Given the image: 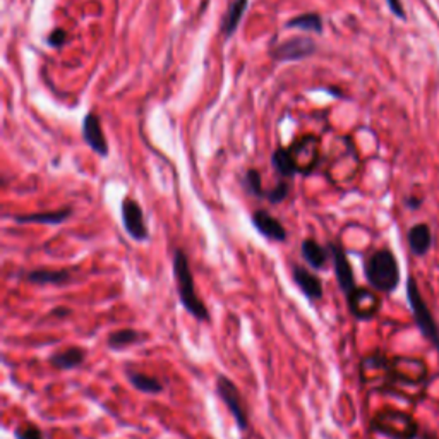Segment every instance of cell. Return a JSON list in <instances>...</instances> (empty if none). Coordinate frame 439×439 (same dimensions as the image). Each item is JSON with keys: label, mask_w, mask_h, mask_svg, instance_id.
Here are the masks:
<instances>
[{"label": "cell", "mask_w": 439, "mask_h": 439, "mask_svg": "<svg viewBox=\"0 0 439 439\" xmlns=\"http://www.w3.org/2000/svg\"><path fill=\"white\" fill-rule=\"evenodd\" d=\"M173 276H175L177 294H179L184 309L198 321H210V311L196 292L194 276H192L189 259L182 249H177L173 254Z\"/></svg>", "instance_id": "cell-1"}, {"label": "cell", "mask_w": 439, "mask_h": 439, "mask_svg": "<svg viewBox=\"0 0 439 439\" xmlns=\"http://www.w3.org/2000/svg\"><path fill=\"white\" fill-rule=\"evenodd\" d=\"M365 278L376 290L390 294L398 287L400 268L395 254L388 249H379L365 263Z\"/></svg>", "instance_id": "cell-2"}, {"label": "cell", "mask_w": 439, "mask_h": 439, "mask_svg": "<svg viewBox=\"0 0 439 439\" xmlns=\"http://www.w3.org/2000/svg\"><path fill=\"white\" fill-rule=\"evenodd\" d=\"M371 427L376 433L393 439H414L417 436L419 429L417 422L410 415L405 412L391 410V408L377 412L376 417L372 419Z\"/></svg>", "instance_id": "cell-3"}, {"label": "cell", "mask_w": 439, "mask_h": 439, "mask_svg": "<svg viewBox=\"0 0 439 439\" xmlns=\"http://www.w3.org/2000/svg\"><path fill=\"white\" fill-rule=\"evenodd\" d=\"M407 299L408 304H410L412 313H414L417 328L421 330V333L431 342V344L436 346V350L439 352V328L436 321H434L433 314H431L429 307L424 302L417 283H415V280L412 278V276L407 282Z\"/></svg>", "instance_id": "cell-4"}, {"label": "cell", "mask_w": 439, "mask_h": 439, "mask_svg": "<svg viewBox=\"0 0 439 439\" xmlns=\"http://www.w3.org/2000/svg\"><path fill=\"white\" fill-rule=\"evenodd\" d=\"M217 393L219 398L223 400L227 408L232 414L234 421H236L237 427L241 431H245L249 427V414L248 408L244 405V398H242L241 391H238L237 384L230 381L225 374L217 376Z\"/></svg>", "instance_id": "cell-5"}, {"label": "cell", "mask_w": 439, "mask_h": 439, "mask_svg": "<svg viewBox=\"0 0 439 439\" xmlns=\"http://www.w3.org/2000/svg\"><path fill=\"white\" fill-rule=\"evenodd\" d=\"M346 302H349V309L353 318L360 319V321H367L372 319L379 313L381 299L374 292L364 287H356L349 295H346Z\"/></svg>", "instance_id": "cell-6"}, {"label": "cell", "mask_w": 439, "mask_h": 439, "mask_svg": "<svg viewBox=\"0 0 439 439\" xmlns=\"http://www.w3.org/2000/svg\"><path fill=\"white\" fill-rule=\"evenodd\" d=\"M316 52V43L307 36L290 38L271 50V57L276 62H294L311 57Z\"/></svg>", "instance_id": "cell-7"}, {"label": "cell", "mask_w": 439, "mask_h": 439, "mask_svg": "<svg viewBox=\"0 0 439 439\" xmlns=\"http://www.w3.org/2000/svg\"><path fill=\"white\" fill-rule=\"evenodd\" d=\"M122 223H124L127 236L134 241L142 242L149 237L141 204L134 199L127 198L122 201Z\"/></svg>", "instance_id": "cell-8"}, {"label": "cell", "mask_w": 439, "mask_h": 439, "mask_svg": "<svg viewBox=\"0 0 439 439\" xmlns=\"http://www.w3.org/2000/svg\"><path fill=\"white\" fill-rule=\"evenodd\" d=\"M391 377L407 384H419L427 377V367L419 359L396 357L391 360Z\"/></svg>", "instance_id": "cell-9"}, {"label": "cell", "mask_w": 439, "mask_h": 439, "mask_svg": "<svg viewBox=\"0 0 439 439\" xmlns=\"http://www.w3.org/2000/svg\"><path fill=\"white\" fill-rule=\"evenodd\" d=\"M330 254L333 257V266H335V275H337L340 288L344 290L345 295H349L353 288L357 287L356 278H353V269L350 264L349 257H346L345 249L342 248L338 242H330L328 244Z\"/></svg>", "instance_id": "cell-10"}, {"label": "cell", "mask_w": 439, "mask_h": 439, "mask_svg": "<svg viewBox=\"0 0 439 439\" xmlns=\"http://www.w3.org/2000/svg\"><path fill=\"white\" fill-rule=\"evenodd\" d=\"M362 381L369 384H374L377 381V386L381 383H390L391 377V360H388L383 353H372L365 357L360 365Z\"/></svg>", "instance_id": "cell-11"}, {"label": "cell", "mask_w": 439, "mask_h": 439, "mask_svg": "<svg viewBox=\"0 0 439 439\" xmlns=\"http://www.w3.org/2000/svg\"><path fill=\"white\" fill-rule=\"evenodd\" d=\"M83 140L86 144L102 158L109 156V144H107L105 134H103L102 122L96 114H88L83 121Z\"/></svg>", "instance_id": "cell-12"}, {"label": "cell", "mask_w": 439, "mask_h": 439, "mask_svg": "<svg viewBox=\"0 0 439 439\" xmlns=\"http://www.w3.org/2000/svg\"><path fill=\"white\" fill-rule=\"evenodd\" d=\"M252 225L256 227L257 232L263 237H266L268 241L275 242H285L287 241V230L282 225L278 218H275L273 215H269L266 210H257L252 213Z\"/></svg>", "instance_id": "cell-13"}, {"label": "cell", "mask_w": 439, "mask_h": 439, "mask_svg": "<svg viewBox=\"0 0 439 439\" xmlns=\"http://www.w3.org/2000/svg\"><path fill=\"white\" fill-rule=\"evenodd\" d=\"M292 276H294V282L300 290L304 292L309 300H319L323 299V282L319 276H316L314 273H311L309 269L299 266L295 264L294 269H292Z\"/></svg>", "instance_id": "cell-14"}, {"label": "cell", "mask_w": 439, "mask_h": 439, "mask_svg": "<svg viewBox=\"0 0 439 439\" xmlns=\"http://www.w3.org/2000/svg\"><path fill=\"white\" fill-rule=\"evenodd\" d=\"M72 215V208L65 206L55 211H43V213H26V215H18L14 217V222L19 225H25V223H41V225H62L64 222H67Z\"/></svg>", "instance_id": "cell-15"}, {"label": "cell", "mask_w": 439, "mask_h": 439, "mask_svg": "<svg viewBox=\"0 0 439 439\" xmlns=\"http://www.w3.org/2000/svg\"><path fill=\"white\" fill-rule=\"evenodd\" d=\"M84 359H86V350L81 346H69L64 349L62 352H57L50 356L48 362L55 369H62V371H69V369H76L83 365Z\"/></svg>", "instance_id": "cell-16"}, {"label": "cell", "mask_w": 439, "mask_h": 439, "mask_svg": "<svg viewBox=\"0 0 439 439\" xmlns=\"http://www.w3.org/2000/svg\"><path fill=\"white\" fill-rule=\"evenodd\" d=\"M300 252H302V257L306 259V263L314 269L325 268V264L328 263L330 256L328 245L323 248V245L318 244L314 238H306V241L302 242V245H300Z\"/></svg>", "instance_id": "cell-17"}, {"label": "cell", "mask_w": 439, "mask_h": 439, "mask_svg": "<svg viewBox=\"0 0 439 439\" xmlns=\"http://www.w3.org/2000/svg\"><path fill=\"white\" fill-rule=\"evenodd\" d=\"M29 283L33 285H60L69 283L71 280V271L69 269H34L26 276Z\"/></svg>", "instance_id": "cell-18"}, {"label": "cell", "mask_w": 439, "mask_h": 439, "mask_svg": "<svg viewBox=\"0 0 439 439\" xmlns=\"http://www.w3.org/2000/svg\"><path fill=\"white\" fill-rule=\"evenodd\" d=\"M408 245H410L412 252L415 256H424L433 245V236H431V230L426 223H419L414 225L408 232Z\"/></svg>", "instance_id": "cell-19"}, {"label": "cell", "mask_w": 439, "mask_h": 439, "mask_svg": "<svg viewBox=\"0 0 439 439\" xmlns=\"http://www.w3.org/2000/svg\"><path fill=\"white\" fill-rule=\"evenodd\" d=\"M248 7H249V0H234V2L230 4L225 18H223V26H222L225 38H230L234 33L237 32L238 22H241L242 18H244Z\"/></svg>", "instance_id": "cell-20"}, {"label": "cell", "mask_w": 439, "mask_h": 439, "mask_svg": "<svg viewBox=\"0 0 439 439\" xmlns=\"http://www.w3.org/2000/svg\"><path fill=\"white\" fill-rule=\"evenodd\" d=\"M271 163L273 168H275L280 175L285 177V179H292V177L299 173L297 163H295L290 148H278L276 151H273Z\"/></svg>", "instance_id": "cell-21"}, {"label": "cell", "mask_w": 439, "mask_h": 439, "mask_svg": "<svg viewBox=\"0 0 439 439\" xmlns=\"http://www.w3.org/2000/svg\"><path fill=\"white\" fill-rule=\"evenodd\" d=\"M126 374L129 383L133 384L136 390H140L142 393H151V395H158V393L163 391V384H161L156 377L148 376L140 371H133V369H127Z\"/></svg>", "instance_id": "cell-22"}, {"label": "cell", "mask_w": 439, "mask_h": 439, "mask_svg": "<svg viewBox=\"0 0 439 439\" xmlns=\"http://www.w3.org/2000/svg\"><path fill=\"white\" fill-rule=\"evenodd\" d=\"M287 28H295L302 29V32H311V33H323V18L318 13H306L299 14V16L288 19Z\"/></svg>", "instance_id": "cell-23"}, {"label": "cell", "mask_w": 439, "mask_h": 439, "mask_svg": "<svg viewBox=\"0 0 439 439\" xmlns=\"http://www.w3.org/2000/svg\"><path fill=\"white\" fill-rule=\"evenodd\" d=\"M141 340V335L140 331L133 330V328H124V330H117L114 333L109 335V340L107 344L112 350H122L126 346H130Z\"/></svg>", "instance_id": "cell-24"}, {"label": "cell", "mask_w": 439, "mask_h": 439, "mask_svg": "<svg viewBox=\"0 0 439 439\" xmlns=\"http://www.w3.org/2000/svg\"><path fill=\"white\" fill-rule=\"evenodd\" d=\"M242 184H244V189L248 191V194L254 196V198H264L266 199V191L263 189V182H261V175L259 172L254 170V168H251V170L245 172L244 175V180H242Z\"/></svg>", "instance_id": "cell-25"}, {"label": "cell", "mask_w": 439, "mask_h": 439, "mask_svg": "<svg viewBox=\"0 0 439 439\" xmlns=\"http://www.w3.org/2000/svg\"><path fill=\"white\" fill-rule=\"evenodd\" d=\"M16 439H45L40 427L33 422H26L16 429Z\"/></svg>", "instance_id": "cell-26"}, {"label": "cell", "mask_w": 439, "mask_h": 439, "mask_svg": "<svg viewBox=\"0 0 439 439\" xmlns=\"http://www.w3.org/2000/svg\"><path fill=\"white\" fill-rule=\"evenodd\" d=\"M288 196V184L287 182H278L275 187L271 189V191H266V199L269 203L273 204H278L287 199Z\"/></svg>", "instance_id": "cell-27"}, {"label": "cell", "mask_w": 439, "mask_h": 439, "mask_svg": "<svg viewBox=\"0 0 439 439\" xmlns=\"http://www.w3.org/2000/svg\"><path fill=\"white\" fill-rule=\"evenodd\" d=\"M47 41H48L50 47H55V48L64 47L65 41H67V32H65V29H60V28L53 29V32L48 34Z\"/></svg>", "instance_id": "cell-28"}, {"label": "cell", "mask_w": 439, "mask_h": 439, "mask_svg": "<svg viewBox=\"0 0 439 439\" xmlns=\"http://www.w3.org/2000/svg\"><path fill=\"white\" fill-rule=\"evenodd\" d=\"M388 2V7L391 9V13L395 14L396 18H405V14H403V7L402 4H400V0H386Z\"/></svg>", "instance_id": "cell-29"}, {"label": "cell", "mask_w": 439, "mask_h": 439, "mask_svg": "<svg viewBox=\"0 0 439 439\" xmlns=\"http://www.w3.org/2000/svg\"><path fill=\"white\" fill-rule=\"evenodd\" d=\"M50 314L55 316V318H67V316L72 314V311L69 307H55Z\"/></svg>", "instance_id": "cell-30"}]
</instances>
